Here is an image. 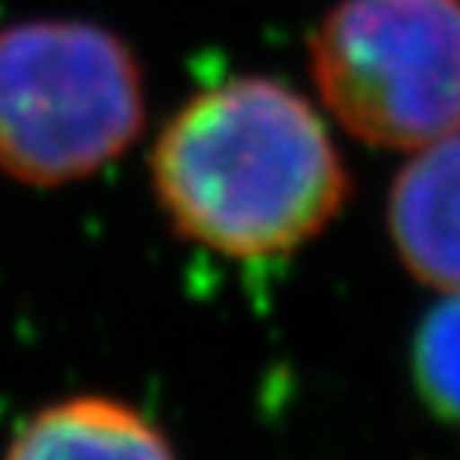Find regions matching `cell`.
Masks as SVG:
<instances>
[{
  "instance_id": "cell-2",
  "label": "cell",
  "mask_w": 460,
  "mask_h": 460,
  "mask_svg": "<svg viewBox=\"0 0 460 460\" xmlns=\"http://www.w3.org/2000/svg\"><path fill=\"white\" fill-rule=\"evenodd\" d=\"M144 130L130 45L89 21L0 28V171L34 188L83 181Z\"/></svg>"
},
{
  "instance_id": "cell-5",
  "label": "cell",
  "mask_w": 460,
  "mask_h": 460,
  "mask_svg": "<svg viewBox=\"0 0 460 460\" xmlns=\"http://www.w3.org/2000/svg\"><path fill=\"white\" fill-rule=\"evenodd\" d=\"M4 460H178L144 412L106 395H75L34 412Z\"/></svg>"
},
{
  "instance_id": "cell-6",
  "label": "cell",
  "mask_w": 460,
  "mask_h": 460,
  "mask_svg": "<svg viewBox=\"0 0 460 460\" xmlns=\"http://www.w3.org/2000/svg\"><path fill=\"white\" fill-rule=\"evenodd\" d=\"M416 382L433 410L460 423V294L427 314L412 351Z\"/></svg>"
},
{
  "instance_id": "cell-3",
  "label": "cell",
  "mask_w": 460,
  "mask_h": 460,
  "mask_svg": "<svg viewBox=\"0 0 460 460\" xmlns=\"http://www.w3.org/2000/svg\"><path fill=\"white\" fill-rule=\"evenodd\" d=\"M311 72L351 137L416 150L460 130V0H338Z\"/></svg>"
},
{
  "instance_id": "cell-1",
  "label": "cell",
  "mask_w": 460,
  "mask_h": 460,
  "mask_svg": "<svg viewBox=\"0 0 460 460\" xmlns=\"http://www.w3.org/2000/svg\"><path fill=\"white\" fill-rule=\"evenodd\" d=\"M150 181L184 239L235 260L317 239L351 191L324 119L270 75H235L188 99L154 144Z\"/></svg>"
},
{
  "instance_id": "cell-4",
  "label": "cell",
  "mask_w": 460,
  "mask_h": 460,
  "mask_svg": "<svg viewBox=\"0 0 460 460\" xmlns=\"http://www.w3.org/2000/svg\"><path fill=\"white\" fill-rule=\"evenodd\" d=\"M389 232L412 277L460 294V130L420 147L395 174Z\"/></svg>"
}]
</instances>
